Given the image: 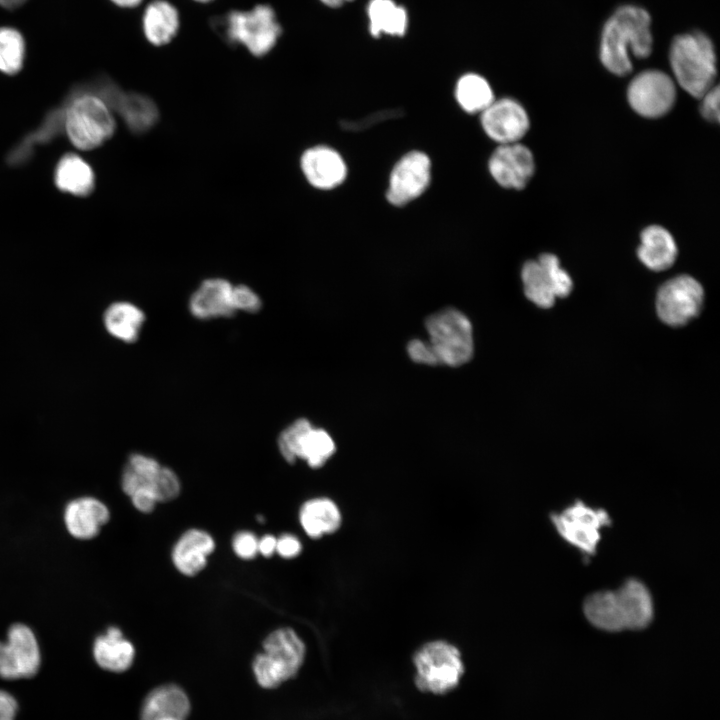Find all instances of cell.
<instances>
[{"label": "cell", "instance_id": "cell-1", "mask_svg": "<svg viewBox=\"0 0 720 720\" xmlns=\"http://www.w3.org/2000/svg\"><path fill=\"white\" fill-rule=\"evenodd\" d=\"M651 19L640 7L617 9L606 22L600 45V59L611 73L625 76L632 70L631 54L646 58L652 51Z\"/></svg>", "mask_w": 720, "mask_h": 720}, {"label": "cell", "instance_id": "cell-2", "mask_svg": "<svg viewBox=\"0 0 720 720\" xmlns=\"http://www.w3.org/2000/svg\"><path fill=\"white\" fill-rule=\"evenodd\" d=\"M211 25L225 42L242 46L254 57L269 54L283 33L277 14L269 4L228 11L213 18Z\"/></svg>", "mask_w": 720, "mask_h": 720}, {"label": "cell", "instance_id": "cell-3", "mask_svg": "<svg viewBox=\"0 0 720 720\" xmlns=\"http://www.w3.org/2000/svg\"><path fill=\"white\" fill-rule=\"evenodd\" d=\"M669 59L676 82L691 96L700 99L716 85V54L705 34L693 32L677 36Z\"/></svg>", "mask_w": 720, "mask_h": 720}, {"label": "cell", "instance_id": "cell-4", "mask_svg": "<svg viewBox=\"0 0 720 720\" xmlns=\"http://www.w3.org/2000/svg\"><path fill=\"white\" fill-rule=\"evenodd\" d=\"M116 129L112 110L94 93L78 88L64 108V130L79 150H92L109 140Z\"/></svg>", "mask_w": 720, "mask_h": 720}, {"label": "cell", "instance_id": "cell-5", "mask_svg": "<svg viewBox=\"0 0 720 720\" xmlns=\"http://www.w3.org/2000/svg\"><path fill=\"white\" fill-rule=\"evenodd\" d=\"M415 685L424 692L445 695L454 690L465 672L459 649L444 640L423 644L413 656Z\"/></svg>", "mask_w": 720, "mask_h": 720}, {"label": "cell", "instance_id": "cell-6", "mask_svg": "<svg viewBox=\"0 0 720 720\" xmlns=\"http://www.w3.org/2000/svg\"><path fill=\"white\" fill-rule=\"evenodd\" d=\"M263 648L253 661L254 675L263 688H276L293 678L304 662L305 645L291 628L271 632L265 638Z\"/></svg>", "mask_w": 720, "mask_h": 720}, {"label": "cell", "instance_id": "cell-7", "mask_svg": "<svg viewBox=\"0 0 720 720\" xmlns=\"http://www.w3.org/2000/svg\"><path fill=\"white\" fill-rule=\"evenodd\" d=\"M550 521L558 535L585 555H594L601 541V531L611 526L609 513L592 507L580 499L560 511L550 513Z\"/></svg>", "mask_w": 720, "mask_h": 720}, {"label": "cell", "instance_id": "cell-8", "mask_svg": "<svg viewBox=\"0 0 720 720\" xmlns=\"http://www.w3.org/2000/svg\"><path fill=\"white\" fill-rule=\"evenodd\" d=\"M425 325L439 364L460 366L471 359L472 326L463 313L446 308L429 316Z\"/></svg>", "mask_w": 720, "mask_h": 720}, {"label": "cell", "instance_id": "cell-9", "mask_svg": "<svg viewBox=\"0 0 720 720\" xmlns=\"http://www.w3.org/2000/svg\"><path fill=\"white\" fill-rule=\"evenodd\" d=\"M278 449L288 463L305 460L311 468H320L334 454L335 443L330 434L316 428L306 418H299L283 429Z\"/></svg>", "mask_w": 720, "mask_h": 720}, {"label": "cell", "instance_id": "cell-10", "mask_svg": "<svg viewBox=\"0 0 720 720\" xmlns=\"http://www.w3.org/2000/svg\"><path fill=\"white\" fill-rule=\"evenodd\" d=\"M430 157L423 151L405 153L393 166L386 190L387 201L403 207L419 198L429 187L432 178Z\"/></svg>", "mask_w": 720, "mask_h": 720}, {"label": "cell", "instance_id": "cell-11", "mask_svg": "<svg viewBox=\"0 0 720 720\" xmlns=\"http://www.w3.org/2000/svg\"><path fill=\"white\" fill-rule=\"evenodd\" d=\"M675 81L660 70H645L628 85L627 100L631 108L646 118L667 114L676 101Z\"/></svg>", "mask_w": 720, "mask_h": 720}, {"label": "cell", "instance_id": "cell-12", "mask_svg": "<svg viewBox=\"0 0 720 720\" xmlns=\"http://www.w3.org/2000/svg\"><path fill=\"white\" fill-rule=\"evenodd\" d=\"M701 284L689 275H679L659 289L656 309L659 318L670 326H682L696 317L703 304Z\"/></svg>", "mask_w": 720, "mask_h": 720}, {"label": "cell", "instance_id": "cell-13", "mask_svg": "<svg viewBox=\"0 0 720 720\" xmlns=\"http://www.w3.org/2000/svg\"><path fill=\"white\" fill-rule=\"evenodd\" d=\"M40 664V648L33 631L25 624H13L8 630L7 641H0V678H31L38 672Z\"/></svg>", "mask_w": 720, "mask_h": 720}, {"label": "cell", "instance_id": "cell-14", "mask_svg": "<svg viewBox=\"0 0 720 720\" xmlns=\"http://www.w3.org/2000/svg\"><path fill=\"white\" fill-rule=\"evenodd\" d=\"M479 115L484 133L498 145L520 142L530 127L525 108L509 97L494 99Z\"/></svg>", "mask_w": 720, "mask_h": 720}, {"label": "cell", "instance_id": "cell-15", "mask_svg": "<svg viewBox=\"0 0 720 720\" xmlns=\"http://www.w3.org/2000/svg\"><path fill=\"white\" fill-rule=\"evenodd\" d=\"M488 170L501 187L520 190L534 174V156L531 150L520 142L501 144L490 155Z\"/></svg>", "mask_w": 720, "mask_h": 720}, {"label": "cell", "instance_id": "cell-16", "mask_svg": "<svg viewBox=\"0 0 720 720\" xmlns=\"http://www.w3.org/2000/svg\"><path fill=\"white\" fill-rule=\"evenodd\" d=\"M300 168L307 182L319 190H332L347 177V164L342 155L327 145L306 149L300 158Z\"/></svg>", "mask_w": 720, "mask_h": 720}, {"label": "cell", "instance_id": "cell-17", "mask_svg": "<svg viewBox=\"0 0 720 720\" xmlns=\"http://www.w3.org/2000/svg\"><path fill=\"white\" fill-rule=\"evenodd\" d=\"M615 592L625 630H643L652 623L655 616L654 600L642 580L629 577Z\"/></svg>", "mask_w": 720, "mask_h": 720}, {"label": "cell", "instance_id": "cell-18", "mask_svg": "<svg viewBox=\"0 0 720 720\" xmlns=\"http://www.w3.org/2000/svg\"><path fill=\"white\" fill-rule=\"evenodd\" d=\"M233 284L224 278L203 280L191 294L189 312L199 320L228 318L236 312L232 301Z\"/></svg>", "mask_w": 720, "mask_h": 720}, {"label": "cell", "instance_id": "cell-19", "mask_svg": "<svg viewBox=\"0 0 720 720\" xmlns=\"http://www.w3.org/2000/svg\"><path fill=\"white\" fill-rule=\"evenodd\" d=\"M109 517L106 505L93 497H80L69 502L64 512L68 532L82 540L95 537Z\"/></svg>", "mask_w": 720, "mask_h": 720}, {"label": "cell", "instance_id": "cell-20", "mask_svg": "<svg viewBox=\"0 0 720 720\" xmlns=\"http://www.w3.org/2000/svg\"><path fill=\"white\" fill-rule=\"evenodd\" d=\"M141 25L145 39L155 47H162L176 38L180 14L170 1L153 0L144 9Z\"/></svg>", "mask_w": 720, "mask_h": 720}, {"label": "cell", "instance_id": "cell-21", "mask_svg": "<svg viewBox=\"0 0 720 720\" xmlns=\"http://www.w3.org/2000/svg\"><path fill=\"white\" fill-rule=\"evenodd\" d=\"M214 549L215 542L210 534L200 529H189L174 545L172 561L180 573L193 576L206 566L207 558Z\"/></svg>", "mask_w": 720, "mask_h": 720}, {"label": "cell", "instance_id": "cell-22", "mask_svg": "<svg viewBox=\"0 0 720 720\" xmlns=\"http://www.w3.org/2000/svg\"><path fill=\"white\" fill-rule=\"evenodd\" d=\"M678 255V248L672 234L663 226L650 225L640 234L637 249L639 260L652 271L670 268Z\"/></svg>", "mask_w": 720, "mask_h": 720}, {"label": "cell", "instance_id": "cell-23", "mask_svg": "<svg viewBox=\"0 0 720 720\" xmlns=\"http://www.w3.org/2000/svg\"><path fill=\"white\" fill-rule=\"evenodd\" d=\"M190 712L186 693L174 684L153 689L145 698L140 720H185Z\"/></svg>", "mask_w": 720, "mask_h": 720}, {"label": "cell", "instance_id": "cell-24", "mask_svg": "<svg viewBox=\"0 0 720 720\" xmlns=\"http://www.w3.org/2000/svg\"><path fill=\"white\" fill-rule=\"evenodd\" d=\"M93 656L102 669L119 673L130 668L135 649L133 644L123 637L119 628L109 627L105 634L95 639Z\"/></svg>", "mask_w": 720, "mask_h": 720}, {"label": "cell", "instance_id": "cell-25", "mask_svg": "<svg viewBox=\"0 0 720 720\" xmlns=\"http://www.w3.org/2000/svg\"><path fill=\"white\" fill-rule=\"evenodd\" d=\"M582 610L586 620L599 630L605 632L625 630L615 589L590 593L583 600Z\"/></svg>", "mask_w": 720, "mask_h": 720}, {"label": "cell", "instance_id": "cell-26", "mask_svg": "<svg viewBox=\"0 0 720 720\" xmlns=\"http://www.w3.org/2000/svg\"><path fill=\"white\" fill-rule=\"evenodd\" d=\"M299 521L311 538H320L337 531L342 522L337 504L329 498H313L302 504Z\"/></svg>", "mask_w": 720, "mask_h": 720}, {"label": "cell", "instance_id": "cell-27", "mask_svg": "<svg viewBox=\"0 0 720 720\" xmlns=\"http://www.w3.org/2000/svg\"><path fill=\"white\" fill-rule=\"evenodd\" d=\"M54 182L56 187L75 196H87L95 187V174L91 166L74 153L65 154L57 163Z\"/></svg>", "mask_w": 720, "mask_h": 720}, {"label": "cell", "instance_id": "cell-28", "mask_svg": "<svg viewBox=\"0 0 720 720\" xmlns=\"http://www.w3.org/2000/svg\"><path fill=\"white\" fill-rule=\"evenodd\" d=\"M111 110H116L127 127L140 134L151 129L159 118L154 101L143 94L121 91Z\"/></svg>", "mask_w": 720, "mask_h": 720}, {"label": "cell", "instance_id": "cell-29", "mask_svg": "<svg viewBox=\"0 0 720 720\" xmlns=\"http://www.w3.org/2000/svg\"><path fill=\"white\" fill-rule=\"evenodd\" d=\"M103 322L111 336L125 343H134L143 328L145 314L135 304L119 301L105 310Z\"/></svg>", "mask_w": 720, "mask_h": 720}, {"label": "cell", "instance_id": "cell-30", "mask_svg": "<svg viewBox=\"0 0 720 720\" xmlns=\"http://www.w3.org/2000/svg\"><path fill=\"white\" fill-rule=\"evenodd\" d=\"M370 33L403 36L408 27V14L404 7L394 0H370L367 6Z\"/></svg>", "mask_w": 720, "mask_h": 720}, {"label": "cell", "instance_id": "cell-31", "mask_svg": "<svg viewBox=\"0 0 720 720\" xmlns=\"http://www.w3.org/2000/svg\"><path fill=\"white\" fill-rule=\"evenodd\" d=\"M455 99L468 114H480L495 99L489 82L479 74L462 75L455 86Z\"/></svg>", "mask_w": 720, "mask_h": 720}, {"label": "cell", "instance_id": "cell-32", "mask_svg": "<svg viewBox=\"0 0 720 720\" xmlns=\"http://www.w3.org/2000/svg\"><path fill=\"white\" fill-rule=\"evenodd\" d=\"M526 297L541 308L553 306L556 295L548 272L538 260L527 261L521 272Z\"/></svg>", "mask_w": 720, "mask_h": 720}, {"label": "cell", "instance_id": "cell-33", "mask_svg": "<svg viewBox=\"0 0 720 720\" xmlns=\"http://www.w3.org/2000/svg\"><path fill=\"white\" fill-rule=\"evenodd\" d=\"M160 468L161 464L153 457L140 453L130 455L121 477L122 490L127 496L141 488L151 490Z\"/></svg>", "mask_w": 720, "mask_h": 720}, {"label": "cell", "instance_id": "cell-34", "mask_svg": "<svg viewBox=\"0 0 720 720\" xmlns=\"http://www.w3.org/2000/svg\"><path fill=\"white\" fill-rule=\"evenodd\" d=\"M64 129V109H57L47 115L41 128L31 133L29 137L11 151L8 160L16 165L23 163L31 155L32 143H46L56 137Z\"/></svg>", "mask_w": 720, "mask_h": 720}, {"label": "cell", "instance_id": "cell-35", "mask_svg": "<svg viewBox=\"0 0 720 720\" xmlns=\"http://www.w3.org/2000/svg\"><path fill=\"white\" fill-rule=\"evenodd\" d=\"M25 41L22 34L12 27H0V71L14 75L24 63Z\"/></svg>", "mask_w": 720, "mask_h": 720}, {"label": "cell", "instance_id": "cell-36", "mask_svg": "<svg viewBox=\"0 0 720 720\" xmlns=\"http://www.w3.org/2000/svg\"><path fill=\"white\" fill-rule=\"evenodd\" d=\"M538 261L548 272L556 297L568 296L573 288V282L569 274L560 266L557 256L544 253L539 256Z\"/></svg>", "mask_w": 720, "mask_h": 720}, {"label": "cell", "instance_id": "cell-37", "mask_svg": "<svg viewBox=\"0 0 720 720\" xmlns=\"http://www.w3.org/2000/svg\"><path fill=\"white\" fill-rule=\"evenodd\" d=\"M151 490L157 502L171 501L180 492V482L173 470L161 466L152 482Z\"/></svg>", "mask_w": 720, "mask_h": 720}, {"label": "cell", "instance_id": "cell-38", "mask_svg": "<svg viewBox=\"0 0 720 720\" xmlns=\"http://www.w3.org/2000/svg\"><path fill=\"white\" fill-rule=\"evenodd\" d=\"M232 301L235 312L256 313L262 307L260 296L244 284L233 285Z\"/></svg>", "mask_w": 720, "mask_h": 720}, {"label": "cell", "instance_id": "cell-39", "mask_svg": "<svg viewBox=\"0 0 720 720\" xmlns=\"http://www.w3.org/2000/svg\"><path fill=\"white\" fill-rule=\"evenodd\" d=\"M401 115L402 111L400 109H387L375 112L357 121H342L341 127L348 131H362L372 125L378 124L387 119L398 118Z\"/></svg>", "mask_w": 720, "mask_h": 720}, {"label": "cell", "instance_id": "cell-40", "mask_svg": "<svg viewBox=\"0 0 720 720\" xmlns=\"http://www.w3.org/2000/svg\"><path fill=\"white\" fill-rule=\"evenodd\" d=\"M232 547L238 557L249 560L258 553V539L249 531H241L234 536Z\"/></svg>", "mask_w": 720, "mask_h": 720}, {"label": "cell", "instance_id": "cell-41", "mask_svg": "<svg viewBox=\"0 0 720 720\" xmlns=\"http://www.w3.org/2000/svg\"><path fill=\"white\" fill-rule=\"evenodd\" d=\"M719 87L714 85L700 99L701 115L710 122L719 121Z\"/></svg>", "mask_w": 720, "mask_h": 720}, {"label": "cell", "instance_id": "cell-42", "mask_svg": "<svg viewBox=\"0 0 720 720\" xmlns=\"http://www.w3.org/2000/svg\"><path fill=\"white\" fill-rule=\"evenodd\" d=\"M407 349L410 358L417 363L427 365L439 364L429 343H425L419 339H414L409 342Z\"/></svg>", "mask_w": 720, "mask_h": 720}, {"label": "cell", "instance_id": "cell-43", "mask_svg": "<svg viewBox=\"0 0 720 720\" xmlns=\"http://www.w3.org/2000/svg\"><path fill=\"white\" fill-rule=\"evenodd\" d=\"M302 545L299 539L291 534H283L277 538L276 552L285 559H291L300 554Z\"/></svg>", "mask_w": 720, "mask_h": 720}, {"label": "cell", "instance_id": "cell-44", "mask_svg": "<svg viewBox=\"0 0 720 720\" xmlns=\"http://www.w3.org/2000/svg\"><path fill=\"white\" fill-rule=\"evenodd\" d=\"M129 497L131 498L134 507L143 513L151 512L157 503L154 494L147 488L138 489Z\"/></svg>", "mask_w": 720, "mask_h": 720}, {"label": "cell", "instance_id": "cell-45", "mask_svg": "<svg viewBox=\"0 0 720 720\" xmlns=\"http://www.w3.org/2000/svg\"><path fill=\"white\" fill-rule=\"evenodd\" d=\"M17 710L16 699L9 692L0 689V720H14Z\"/></svg>", "mask_w": 720, "mask_h": 720}, {"label": "cell", "instance_id": "cell-46", "mask_svg": "<svg viewBox=\"0 0 720 720\" xmlns=\"http://www.w3.org/2000/svg\"><path fill=\"white\" fill-rule=\"evenodd\" d=\"M277 538L273 535H265L258 540V553L270 557L276 552Z\"/></svg>", "mask_w": 720, "mask_h": 720}, {"label": "cell", "instance_id": "cell-47", "mask_svg": "<svg viewBox=\"0 0 720 720\" xmlns=\"http://www.w3.org/2000/svg\"><path fill=\"white\" fill-rule=\"evenodd\" d=\"M115 5L122 7V8H134L139 6L143 0H110Z\"/></svg>", "mask_w": 720, "mask_h": 720}, {"label": "cell", "instance_id": "cell-48", "mask_svg": "<svg viewBox=\"0 0 720 720\" xmlns=\"http://www.w3.org/2000/svg\"><path fill=\"white\" fill-rule=\"evenodd\" d=\"M27 0H0V5L7 9H14L21 6Z\"/></svg>", "mask_w": 720, "mask_h": 720}, {"label": "cell", "instance_id": "cell-49", "mask_svg": "<svg viewBox=\"0 0 720 720\" xmlns=\"http://www.w3.org/2000/svg\"><path fill=\"white\" fill-rule=\"evenodd\" d=\"M324 5L332 8H337L343 5L346 2L352 1V0H320Z\"/></svg>", "mask_w": 720, "mask_h": 720}, {"label": "cell", "instance_id": "cell-50", "mask_svg": "<svg viewBox=\"0 0 720 720\" xmlns=\"http://www.w3.org/2000/svg\"><path fill=\"white\" fill-rule=\"evenodd\" d=\"M193 1H195V2H197V3H201V4H207V3H210V2H212V1H214V0H193Z\"/></svg>", "mask_w": 720, "mask_h": 720}]
</instances>
